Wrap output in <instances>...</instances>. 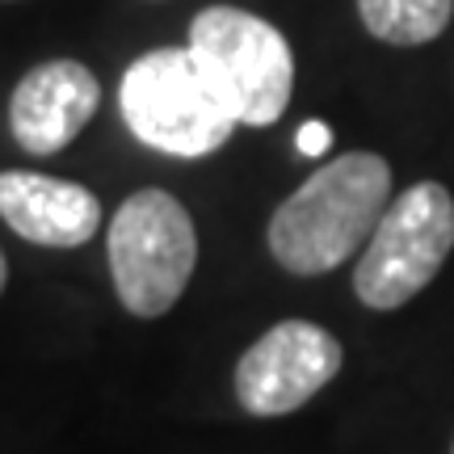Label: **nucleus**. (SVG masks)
I'll list each match as a JSON object with an SVG mask.
<instances>
[{
	"mask_svg": "<svg viewBox=\"0 0 454 454\" xmlns=\"http://www.w3.org/2000/svg\"><path fill=\"white\" fill-rule=\"evenodd\" d=\"M110 274L122 308L156 320L181 299L198 265L194 219L173 194L139 190L110 219Z\"/></svg>",
	"mask_w": 454,
	"mask_h": 454,
	"instance_id": "20e7f679",
	"label": "nucleus"
},
{
	"mask_svg": "<svg viewBox=\"0 0 454 454\" xmlns=\"http://www.w3.org/2000/svg\"><path fill=\"white\" fill-rule=\"evenodd\" d=\"M190 55L215 93L244 127H270L291 106L294 55L291 43L265 17L215 4L190 26Z\"/></svg>",
	"mask_w": 454,
	"mask_h": 454,
	"instance_id": "7ed1b4c3",
	"label": "nucleus"
},
{
	"mask_svg": "<svg viewBox=\"0 0 454 454\" xmlns=\"http://www.w3.org/2000/svg\"><path fill=\"white\" fill-rule=\"evenodd\" d=\"M4 278H9V265H4V253H0V291H4Z\"/></svg>",
	"mask_w": 454,
	"mask_h": 454,
	"instance_id": "9b49d317",
	"label": "nucleus"
},
{
	"mask_svg": "<svg viewBox=\"0 0 454 454\" xmlns=\"http://www.w3.org/2000/svg\"><path fill=\"white\" fill-rule=\"evenodd\" d=\"M340 371V340L311 320H282L240 357L236 400L248 417H286Z\"/></svg>",
	"mask_w": 454,
	"mask_h": 454,
	"instance_id": "423d86ee",
	"label": "nucleus"
},
{
	"mask_svg": "<svg viewBox=\"0 0 454 454\" xmlns=\"http://www.w3.org/2000/svg\"><path fill=\"white\" fill-rule=\"evenodd\" d=\"M0 219L30 244L81 248L98 236L101 202L93 190H84L76 181L9 168L0 173Z\"/></svg>",
	"mask_w": 454,
	"mask_h": 454,
	"instance_id": "6e6552de",
	"label": "nucleus"
},
{
	"mask_svg": "<svg viewBox=\"0 0 454 454\" xmlns=\"http://www.w3.org/2000/svg\"><path fill=\"white\" fill-rule=\"evenodd\" d=\"M454 248V198L438 181H417L391 198L354 270L357 299L374 311L404 308L421 294Z\"/></svg>",
	"mask_w": 454,
	"mask_h": 454,
	"instance_id": "39448f33",
	"label": "nucleus"
},
{
	"mask_svg": "<svg viewBox=\"0 0 454 454\" xmlns=\"http://www.w3.org/2000/svg\"><path fill=\"white\" fill-rule=\"evenodd\" d=\"M357 13L379 43L421 47L450 26L454 0H357Z\"/></svg>",
	"mask_w": 454,
	"mask_h": 454,
	"instance_id": "1a4fd4ad",
	"label": "nucleus"
},
{
	"mask_svg": "<svg viewBox=\"0 0 454 454\" xmlns=\"http://www.w3.org/2000/svg\"><path fill=\"white\" fill-rule=\"evenodd\" d=\"M118 110L139 144L181 160L223 147L231 130L240 127L227 101L194 64L190 47H160L139 55L122 76Z\"/></svg>",
	"mask_w": 454,
	"mask_h": 454,
	"instance_id": "f03ea898",
	"label": "nucleus"
},
{
	"mask_svg": "<svg viewBox=\"0 0 454 454\" xmlns=\"http://www.w3.org/2000/svg\"><path fill=\"white\" fill-rule=\"evenodd\" d=\"M101 106V84L76 59H51L21 76L9 101V127L21 152L55 156L64 152Z\"/></svg>",
	"mask_w": 454,
	"mask_h": 454,
	"instance_id": "0eeeda50",
	"label": "nucleus"
},
{
	"mask_svg": "<svg viewBox=\"0 0 454 454\" xmlns=\"http://www.w3.org/2000/svg\"><path fill=\"white\" fill-rule=\"evenodd\" d=\"M391 202V168L374 152H349L316 168L270 219V253L291 274H328L371 240Z\"/></svg>",
	"mask_w": 454,
	"mask_h": 454,
	"instance_id": "f257e3e1",
	"label": "nucleus"
},
{
	"mask_svg": "<svg viewBox=\"0 0 454 454\" xmlns=\"http://www.w3.org/2000/svg\"><path fill=\"white\" fill-rule=\"evenodd\" d=\"M328 144H333V130H328L320 118L303 122V127H299V135H294V147H299L303 156H320V152H328Z\"/></svg>",
	"mask_w": 454,
	"mask_h": 454,
	"instance_id": "9d476101",
	"label": "nucleus"
}]
</instances>
